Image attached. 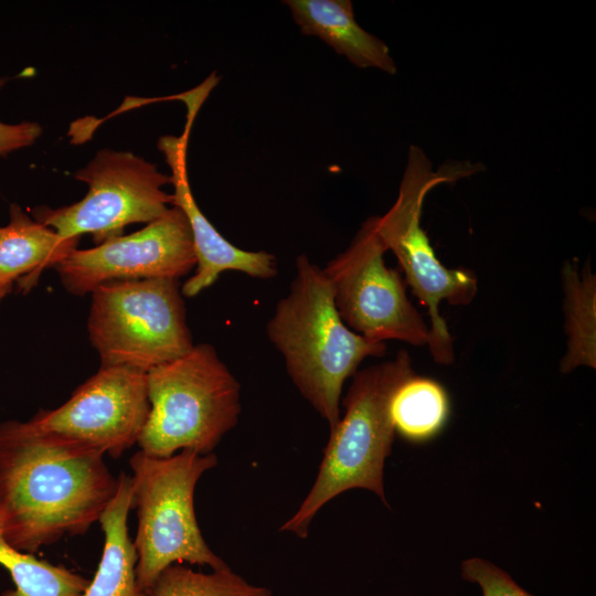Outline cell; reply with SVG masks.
I'll list each match as a JSON object with an SVG mask.
<instances>
[{"instance_id":"cell-1","label":"cell","mask_w":596,"mask_h":596,"mask_svg":"<svg viewBox=\"0 0 596 596\" xmlns=\"http://www.w3.org/2000/svg\"><path fill=\"white\" fill-rule=\"evenodd\" d=\"M104 454L30 421L0 423V534L34 554L83 535L116 494Z\"/></svg>"},{"instance_id":"cell-2","label":"cell","mask_w":596,"mask_h":596,"mask_svg":"<svg viewBox=\"0 0 596 596\" xmlns=\"http://www.w3.org/2000/svg\"><path fill=\"white\" fill-rule=\"evenodd\" d=\"M295 266L289 291L267 322V336L300 394L331 430L340 421L343 383L366 356L384 355L386 345L365 339L342 321L323 268L305 254Z\"/></svg>"},{"instance_id":"cell-3","label":"cell","mask_w":596,"mask_h":596,"mask_svg":"<svg viewBox=\"0 0 596 596\" xmlns=\"http://www.w3.org/2000/svg\"><path fill=\"white\" fill-rule=\"evenodd\" d=\"M413 375L415 372L405 350L393 360L354 373L342 400L344 416L331 429L316 481L280 531L305 539L320 508L350 489L370 490L389 507L383 470L395 435L391 404L398 387Z\"/></svg>"},{"instance_id":"cell-4","label":"cell","mask_w":596,"mask_h":596,"mask_svg":"<svg viewBox=\"0 0 596 596\" xmlns=\"http://www.w3.org/2000/svg\"><path fill=\"white\" fill-rule=\"evenodd\" d=\"M216 464L215 454L191 449L164 458L138 450L129 459L131 509L138 517L132 540L138 556L136 577L148 595L161 572L175 563L209 566L214 572L230 570L205 543L194 512L196 482Z\"/></svg>"},{"instance_id":"cell-5","label":"cell","mask_w":596,"mask_h":596,"mask_svg":"<svg viewBox=\"0 0 596 596\" xmlns=\"http://www.w3.org/2000/svg\"><path fill=\"white\" fill-rule=\"evenodd\" d=\"M147 386L150 412L137 444L149 456L212 454L237 424L240 383L211 344L149 370Z\"/></svg>"},{"instance_id":"cell-6","label":"cell","mask_w":596,"mask_h":596,"mask_svg":"<svg viewBox=\"0 0 596 596\" xmlns=\"http://www.w3.org/2000/svg\"><path fill=\"white\" fill-rule=\"evenodd\" d=\"M475 171L465 163L443 164L437 170L427 155L411 146L395 202L382 216H375V227L386 251L397 258L417 299L427 307L430 318L428 347L440 364L454 361L453 340L439 312L441 301L453 306L469 305L478 289L473 272L447 268L421 225L423 203L435 187L457 181Z\"/></svg>"},{"instance_id":"cell-7","label":"cell","mask_w":596,"mask_h":596,"mask_svg":"<svg viewBox=\"0 0 596 596\" xmlns=\"http://www.w3.org/2000/svg\"><path fill=\"white\" fill-rule=\"evenodd\" d=\"M87 330L100 366L147 373L194 347L179 279L102 284L92 292Z\"/></svg>"},{"instance_id":"cell-8","label":"cell","mask_w":596,"mask_h":596,"mask_svg":"<svg viewBox=\"0 0 596 596\" xmlns=\"http://www.w3.org/2000/svg\"><path fill=\"white\" fill-rule=\"evenodd\" d=\"M74 178L88 185L78 202L60 209L39 206L34 220L65 238L92 234L96 245L120 236L125 226L150 223L172 206L163 191L170 177L131 152L104 149Z\"/></svg>"},{"instance_id":"cell-9","label":"cell","mask_w":596,"mask_h":596,"mask_svg":"<svg viewBox=\"0 0 596 596\" xmlns=\"http://www.w3.org/2000/svg\"><path fill=\"white\" fill-rule=\"evenodd\" d=\"M385 252L371 216L323 268L336 308L352 331L371 341L427 344L429 327L408 299L401 273L385 265Z\"/></svg>"},{"instance_id":"cell-10","label":"cell","mask_w":596,"mask_h":596,"mask_svg":"<svg viewBox=\"0 0 596 596\" xmlns=\"http://www.w3.org/2000/svg\"><path fill=\"white\" fill-rule=\"evenodd\" d=\"M195 266L190 224L183 211L172 205L135 233L93 248H75L54 268L68 292L83 296L113 280L179 279Z\"/></svg>"},{"instance_id":"cell-11","label":"cell","mask_w":596,"mask_h":596,"mask_svg":"<svg viewBox=\"0 0 596 596\" xmlns=\"http://www.w3.org/2000/svg\"><path fill=\"white\" fill-rule=\"evenodd\" d=\"M149 412L146 372L100 366L63 405L29 421L117 459L138 443Z\"/></svg>"},{"instance_id":"cell-12","label":"cell","mask_w":596,"mask_h":596,"mask_svg":"<svg viewBox=\"0 0 596 596\" xmlns=\"http://www.w3.org/2000/svg\"><path fill=\"white\" fill-rule=\"evenodd\" d=\"M188 118L181 136H162L158 148L170 167L173 185V206L185 214L190 224L196 266L194 274L181 286L183 297H195L212 286L226 270L242 272L258 279H270L277 274V262L273 254L258 251H244L227 240L202 213L192 194L187 170V150L193 120L202 103L189 100Z\"/></svg>"},{"instance_id":"cell-13","label":"cell","mask_w":596,"mask_h":596,"mask_svg":"<svg viewBox=\"0 0 596 596\" xmlns=\"http://www.w3.org/2000/svg\"><path fill=\"white\" fill-rule=\"evenodd\" d=\"M302 34L319 38L360 68L397 72L389 46L362 29L350 0H285Z\"/></svg>"},{"instance_id":"cell-14","label":"cell","mask_w":596,"mask_h":596,"mask_svg":"<svg viewBox=\"0 0 596 596\" xmlns=\"http://www.w3.org/2000/svg\"><path fill=\"white\" fill-rule=\"evenodd\" d=\"M79 237L65 238L32 220L20 206H10V222L0 227V288L24 278L30 289L42 269L55 266L78 244Z\"/></svg>"},{"instance_id":"cell-15","label":"cell","mask_w":596,"mask_h":596,"mask_svg":"<svg viewBox=\"0 0 596 596\" xmlns=\"http://www.w3.org/2000/svg\"><path fill=\"white\" fill-rule=\"evenodd\" d=\"M130 510L131 478L121 472L116 494L98 520L105 536L104 550L96 574L82 596H149L137 583L138 556L127 525Z\"/></svg>"},{"instance_id":"cell-16","label":"cell","mask_w":596,"mask_h":596,"mask_svg":"<svg viewBox=\"0 0 596 596\" xmlns=\"http://www.w3.org/2000/svg\"><path fill=\"white\" fill-rule=\"evenodd\" d=\"M567 351L561 371L579 365L596 368V279L589 264L578 270L576 262H566L562 270Z\"/></svg>"},{"instance_id":"cell-17","label":"cell","mask_w":596,"mask_h":596,"mask_svg":"<svg viewBox=\"0 0 596 596\" xmlns=\"http://www.w3.org/2000/svg\"><path fill=\"white\" fill-rule=\"evenodd\" d=\"M391 415L401 437L414 444L425 443L443 430L449 416V398L437 381L415 374L396 391Z\"/></svg>"},{"instance_id":"cell-18","label":"cell","mask_w":596,"mask_h":596,"mask_svg":"<svg viewBox=\"0 0 596 596\" xmlns=\"http://www.w3.org/2000/svg\"><path fill=\"white\" fill-rule=\"evenodd\" d=\"M0 565L7 570L13 589L0 596H82L89 582L63 565L36 558L9 544L0 534Z\"/></svg>"},{"instance_id":"cell-19","label":"cell","mask_w":596,"mask_h":596,"mask_svg":"<svg viewBox=\"0 0 596 596\" xmlns=\"http://www.w3.org/2000/svg\"><path fill=\"white\" fill-rule=\"evenodd\" d=\"M150 596H269V589L248 584L231 570L204 574L175 563L161 572Z\"/></svg>"},{"instance_id":"cell-20","label":"cell","mask_w":596,"mask_h":596,"mask_svg":"<svg viewBox=\"0 0 596 596\" xmlns=\"http://www.w3.org/2000/svg\"><path fill=\"white\" fill-rule=\"evenodd\" d=\"M460 574L466 582L479 585L482 596H533L505 571L481 557L462 561Z\"/></svg>"},{"instance_id":"cell-21","label":"cell","mask_w":596,"mask_h":596,"mask_svg":"<svg viewBox=\"0 0 596 596\" xmlns=\"http://www.w3.org/2000/svg\"><path fill=\"white\" fill-rule=\"evenodd\" d=\"M6 81V78H0V88ZM41 132L42 128L36 123L24 121L18 125H8L0 121V157L32 145Z\"/></svg>"},{"instance_id":"cell-22","label":"cell","mask_w":596,"mask_h":596,"mask_svg":"<svg viewBox=\"0 0 596 596\" xmlns=\"http://www.w3.org/2000/svg\"><path fill=\"white\" fill-rule=\"evenodd\" d=\"M11 290V287H1L0 288V301L1 299Z\"/></svg>"}]
</instances>
